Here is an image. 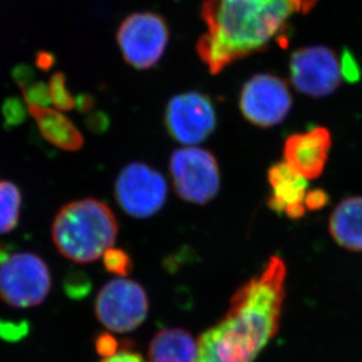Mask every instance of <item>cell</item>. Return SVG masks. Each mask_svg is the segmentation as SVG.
<instances>
[{
  "label": "cell",
  "instance_id": "1",
  "mask_svg": "<svg viewBox=\"0 0 362 362\" xmlns=\"http://www.w3.org/2000/svg\"><path fill=\"white\" fill-rule=\"evenodd\" d=\"M286 265L276 255L241 286L226 315L200 337L195 362H253L280 327Z\"/></svg>",
  "mask_w": 362,
  "mask_h": 362
},
{
  "label": "cell",
  "instance_id": "2",
  "mask_svg": "<svg viewBox=\"0 0 362 362\" xmlns=\"http://www.w3.org/2000/svg\"><path fill=\"white\" fill-rule=\"evenodd\" d=\"M317 0H206L207 32L198 42L200 59L218 74L237 60L265 49L285 32L293 14L307 13Z\"/></svg>",
  "mask_w": 362,
  "mask_h": 362
},
{
  "label": "cell",
  "instance_id": "3",
  "mask_svg": "<svg viewBox=\"0 0 362 362\" xmlns=\"http://www.w3.org/2000/svg\"><path fill=\"white\" fill-rule=\"evenodd\" d=\"M119 223L110 206L98 199L74 200L58 211L52 223V239L65 258L88 264L113 247Z\"/></svg>",
  "mask_w": 362,
  "mask_h": 362
},
{
  "label": "cell",
  "instance_id": "4",
  "mask_svg": "<svg viewBox=\"0 0 362 362\" xmlns=\"http://www.w3.org/2000/svg\"><path fill=\"white\" fill-rule=\"evenodd\" d=\"M49 266L35 253H14L0 265V298L11 306H38L49 296Z\"/></svg>",
  "mask_w": 362,
  "mask_h": 362
},
{
  "label": "cell",
  "instance_id": "5",
  "mask_svg": "<svg viewBox=\"0 0 362 362\" xmlns=\"http://www.w3.org/2000/svg\"><path fill=\"white\" fill-rule=\"evenodd\" d=\"M175 192L185 202L205 205L220 189V172L214 156L199 147L178 148L170 161Z\"/></svg>",
  "mask_w": 362,
  "mask_h": 362
},
{
  "label": "cell",
  "instance_id": "6",
  "mask_svg": "<svg viewBox=\"0 0 362 362\" xmlns=\"http://www.w3.org/2000/svg\"><path fill=\"white\" fill-rule=\"evenodd\" d=\"M98 320L113 333L134 331L146 320L148 298L143 286L129 279H113L95 300Z\"/></svg>",
  "mask_w": 362,
  "mask_h": 362
},
{
  "label": "cell",
  "instance_id": "7",
  "mask_svg": "<svg viewBox=\"0 0 362 362\" xmlns=\"http://www.w3.org/2000/svg\"><path fill=\"white\" fill-rule=\"evenodd\" d=\"M115 198L129 216L147 219L164 207L168 184L157 170L143 163H132L119 173Z\"/></svg>",
  "mask_w": 362,
  "mask_h": 362
},
{
  "label": "cell",
  "instance_id": "8",
  "mask_svg": "<svg viewBox=\"0 0 362 362\" xmlns=\"http://www.w3.org/2000/svg\"><path fill=\"white\" fill-rule=\"evenodd\" d=\"M168 42L164 19L154 13H136L127 18L118 32L122 56L131 66L146 70L164 54Z\"/></svg>",
  "mask_w": 362,
  "mask_h": 362
},
{
  "label": "cell",
  "instance_id": "9",
  "mask_svg": "<svg viewBox=\"0 0 362 362\" xmlns=\"http://www.w3.org/2000/svg\"><path fill=\"white\" fill-rule=\"evenodd\" d=\"M289 74L294 88L312 98L328 97L341 83L338 57L327 46L296 49L289 60Z\"/></svg>",
  "mask_w": 362,
  "mask_h": 362
},
{
  "label": "cell",
  "instance_id": "10",
  "mask_svg": "<svg viewBox=\"0 0 362 362\" xmlns=\"http://www.w3.org/2000/svg\"><path fill=\"white\" fill-rule=\"evenodd\" d=\"M240 111L248 122L260 127L281 124L292 108V94L280 78L258 74L241 90Z\"/></svg>",
  "mask_w": 362,
  "mask_h": 362
},
{
  "label": "cell",
  "instance_id": "11",
  "mask_svg": "<svg viewBox=\"0 0 362 362\" xmlns=\"http://www.w3.org/2000/svg\"><path fill=\"white\" fill-rule=\"evenodd\" d=\"M165 122L177 141L197 145L205 141L216 129V111L206 95L188 92L172 98L166 107Z\"/></svg>",
  "mask_w": 362,
  "mask_h": 362
},
{
  "label": "cell",
  "instance_id": "12",
  "mask_svg": "<svg viewBox=\"0 0 362 362\" xmlns=\"http://www.w3.org/2000/svg\"><path fill=\"white\" fill-rule=\"evenodd\" d=\"M331 147V132L326 127H315L288 136L284 146V157L286 163L310 180L322 175Z\"/></svg>",
  "mask_w": 362,
  "mask_h": 362
},
{
  "label": "cell",
  "instance_id": "13",
  "mask_svg": "<svg viewBox=\"0 0 362 362\" xmlns=\"http://www.w3.org/2000/svg\"><path fill=\"white\" fill-rule=\"evenodd\" d=\"M267 179L272 187V195L269 199V207L272 211L280 214L292 206L303 205L308 181L288 163L281 161L273 165L269 170Z\"/></svg>",
  "mask_w": 362,
  "mask_h": 362
},
{
  "label": "cell",
  "instance_id": "14",
  "mask_svg": "<svg viewBox=\"0 0 362 362\" xmlns=\"http://www.w3.org/2000/svg\"><path fill=\"white\" fill-rule=\"evenodd\" d=\"M28 108L42 136L49 144L70 152H76L83 147L84 138L66 115L51 107L28 106Z\"/></svg>",
  "mask_w": 362,
  "mask_h": 362
},
{
  "label": "cell",
  "instance_id": "15",
  "mask_svg": "<svg viewBox=\"0 0 362 362\" xmlns=\"http://www.w3.org/2000/svg\"><path fill=\"white\" fill-rule=\"evenodd\" d=\"M329 232L335 243L352 252H362V197L345 199L329 219Z\"/></svg>",
  "mask_w": 362,
  "mask_h": 362
},
{
  "label": "cell",
  "instance_id": "16",
  "mask_svg": "<svg viewBox=\"0 0 362 362\" xmlns=\"http://www.w3.org/2000/svg\"><path fill=\"white\" fill-rule=\"evenodd\" d=\"M198 342L181 328H164L154 335L148 346L150 362H195Z\"/></svg>",
  "mask_w": 362,
  "mask_h": 362
},
{
  "label": "cell",
  "instance_id": "17",
  "mask_svg": "<svg viewBox=\"0 0 362 362\" xmlns=\"http://www.w3.org/2000/svg\"><path fill=\"white\" fill-rule=\"evenodd\" d=\"M21 189L12 181L0 179V235L10 233L21 219Z\"/></svg>",
  "mask_w": 362,
  "mask_h": 362
},
{
  "label": "cell",
  "instance_id": "18",
  "mask_svg": "<svg viewBox=\"0 0 362 362\" xmlns=\"http://www.w3.org/2000/svg\"><path fill=\"white\" fill-rule=\"evenodd\" d=\"M51 103L60 111H71L76 107V99L66 86V78L62 72H57L49 83Z\"/></svg>",
  "mask_w": 362,
  "mask_h": 362
},
{
  "label": "cell",
  "instance_id": "19",
  "mask_svg": "<svg viewBox=\"0 0 362 362\" xmlns=\"http://www.w3.org/2000/svg\"><path fill=\"white\" fill-rule=\"evenodd\" d=\"M105 269L112 274L127 276L132 272V260L127 252L120 248L111 247L103 255Z\"/></svg>",
  "mask_w": 362,
  "mask_h": 362
},
{
  "label": "cell",
  "instance_id": "20",
  "mask_svg": "<svg viewBox=\"0 0 362 362\" xmlns=\"http://www.w3.org/2000/svg\"><path fill=\"white\" fill-rule=\"evenodd\" d=\"M26 106L28 105H25L24 101H21L19 98H7L1 107L4 125L11 129L21 125L28 117V108Z\"/></svg>",
  "mask_w": 362,
  "mask_h": 362
},
{
  "label": "cell",
  "instance_id": "21",
  "mask_svg": "<svg viewBox=\"0 0 362 362\" xmlns=\"http://www.w3.org/2000/svg\"><path fill=\"white\" fill-rule=\"evenodd\" d=\"M340 74L342 79H345L349 84H356L361 81V67L352 49L349 47H344L342 49Z\"/></svg>",
  "mask_w": 362,
  "mask_h": 362
},
{
  "label": "cell",
  "instance_id": "22",
  "mask_svg": "<svg viewBox=\"0 0 362 362\" xmlns=\"http://www.w3.org/2000/svg\"><path fill=\"white\" fill-rule=\"evenodd\" d=\"M23 95L28 106H37V107H49L51 103L49 85L38 81L24 88Z\"/></svg>",
  "mask_w": 362,
  "mask_h": 362
},
{
  "label": "cell",
  "instance_id": "23",
  "mask_svg": "<svg viewBox=\"0 0 362 362\" xmlns=\"http://www.w3.org/2000/svg\"><path fill=\"white\" fill-rule=\"evenodd\" d=\"M90 287V284L88 281V275L81 271L72 272L67 275L66 280H65V289H66L67 296H74V298L86 296Z\"/></svg>",
  "mask_w": 362,
  "mask_h": 362
},
{
  "label": "cell",
  "instance_id": "24",
  "mask_svg": "<svg viewBox=\"0 0 362 362\" xmlns=\"http://www.w3.org/2000/svg\"><path fill=\"white\" fill-rule=\"evenodd\" d=\"M328 202H329V195L327 192L321 188H315V189H312L306 193L305 200H303L305 207L310 211L322 209L328 205Z\"/></svg>",
  "mask_w": 362,
  "mask_h": 362
},
{
  "label": "cell",
  "instance_id": "25",
  "mask_svg": "<svg viewBox=\"0 0 362 362\" xmlns=\"http://www.w3.org/2000/svg\"><path fill=\"white\" fill-rule=\"evenodd\" d=\"M35 77V71L26 64H19L17 66H14L13 70H12V78L19 85L21 90H24V88H28L30 85L33 84Z\"/></svg>",
  "mask_w": 362,
  "mask_h": 362
},
{
  "label": "cell",
  "instance_id": "26",
  "mask_svg": "<svg viewBox=\"0 0 362 362\" xmlns=\"http://www.w3.org/2000/svg\"><path fill=\"white\" fill-rule=\"evenodd\" d=\"M95 346H97L98 353L104 358L113 356L118 352V342L110 334H101L97 339Z\"/></svg>",
  "mask_w": 362,
  "mask_h": 362
},
{
  "label": "cell",
  "instance_id": "27",
  "mask_svg": "<svg viewBox=\"0 0 362 362\" xmlns=\"http://www.w3.org/2000/svg\"><path fill=\"white\" fill-rule=\"evenodd\" d=\"M86 125L92 132H104L108 125L107 117L104 113H93L86 118Z\"/></svg>",
  "mask_w": 362,
  "mask_h": 362
},
{
  "label": "cell",
  "instance_id": "28",
  "mask_svg": "<svg viewBox=\"0 0 362 362\" xmlns=\"http://www.w3.org/2000/svg\"><path fill=\"white\" fill-rule=\"evenodd\" d=\"M100 362H145V360L138 353L122 349L113 356L104 358Z\"/></svg>",
  "mask_w": 362,
  "mask_h": 362
},
{
  "label": "cell",
  "instance_id": "29",
  "mask_svg": "<svg viewBox=\"0 0 362 362\" xmlns=\"http://www.w3.org/2000/svg\"><path fill=\"white\" fill-rule=\"evenodd\" d=\"M54 63H56V58H54L52 53L46 52V51H39L37 53V56H35V65L40 70H51Z\"/></svg>",
  "mask_w": 362,
  "mask_h": 362
},
{
  "label": "cell",
  "instance_id": "30",
  "mask_svg": "<svg viewBox=\"0 0 362 362\" xmlns=\"http://www.w3.org/2000/svg\"><path fill=\"white\" fill-rule=\"evenodd\" d=\"M94 100L93 98L90 95H79L77 100H76V106H77L79 111L83 113H88L92 108H93Z\"/></svg>",
  "mask_w": 362,
  "mask_h": 362
},
{
  "label": "cell",
  "instance_id": "31",
  "mask_svg": "<svg viewBox=\"0 0 362 362\" xmlns=\"http://www.w3.org/2000/svg\"><path fill=\"white\" fill-rule=\"evenodd\" d=\"M14 255V245L6 241H0V265Z\"/></svg>",
  "mask_w": 362,
  "mask_h": 362
}]
</instances>
